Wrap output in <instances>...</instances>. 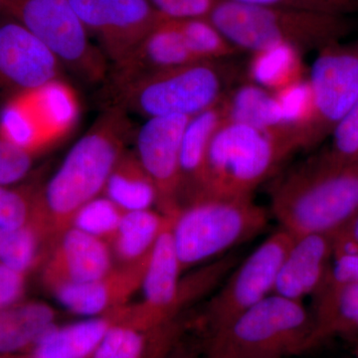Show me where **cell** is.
Returning a JSON list of instances; mask_svg holds the SVG:
<instances>
[{"label":"cell","mask_w":358,"mask_h":358,"mask_svg":"<svg viewBox=\"0 0 358 358\" xmlns=\"http://www.w3.org/2000/svg\"><path fill=\"white\" fill-rule=\"evenodd\" d=\"M131 134L128 113L108 105L68 152L57 171L42 185V222L54 239L70 227L82 206L103 194Z\"/></svg>","instance_id":"6da1fadb"},{"label":"cell","mask_w":358,"mask_h":358,"mask_svg":"<svg viewBox=\"0 0 358 358\" xmlns=\"http://www.w3.org/2000/svg\"><path fill=\"white\" fill-rule=\"evenodd\" d=\"M271 210L294 237L334 234L358 213V162L338 164L315 155L278 179Z\"/></svg>","instance_id":"7a4b0ae2"},{"label":"cell","mask_w":358,"mask_h":358,"mask_svg":"<svg viewBox=\"0 0 358 358\" xmlns=\"http://www.w3.org/2000/svg\"><path fill=\"white\" fill-rule=\"evenodd\" d=\"M208 18L235 48L250 54L278 46L292 47L303 55L317 53L355 30L350 16L230 0H219Z\"/></svg>","instance_id":"3957f363"},{"label":"cell","mask_w":358,"mask_h":358,"mask_svg":"<svg viewBox=\"0 0 358 358\" xmlns=\"http://www.w3.org/2000/svg\"><path fill=\"white\" fill-rule=\"evenodd\" d=\"M233 58L195 61L117 87H107L109 105L143 117L194 115L222 101L241 83L243 68Z\"/></svg>","instance_id":"277c9868"},{"label":"cell","mask_w":358,"mask_h":358,"mask_svg":"<svg viewBox=\"0 0 358 358\" xmlns=\"http://www.w3.org/2000/svg\"><path fill=\"white\" fill-rule=\"evenodd\" d=\"M293 129H263L228 122L207 154L203 196L252 197L257 188L300 150Z\"/></svg>","instance_id":"5b68a950"},{"label":"cell","mask_w":358,"mask_h":358,"mask_svg":"<svg viewBox=\"0 0 358 358\" xmlns=\"http://www.w3.org/2000/svg\"><path fill=\"white\" fill-rule=\"evenodd\" d=\"M268 212L252 197L205 196L181 207L171 220L174 246L183 271L220 258L258 236Z\"/></svg>","instance_id":"8992f818"},{"label":"cell","mask_w":358,"mask_h":358,"mask_svg":"<svg viewBox=\"0 0 358 358\" xmlns=\"http://www.w3.org/2000/svg\"><path fill=\"white\" fill-rule=\"evenodd\" d=\"M210 345L239 358L308 352L317 348L313 313L303 301L272 293L212 334Z\"/></svg>","instance_id":"52a82bcc"},{"label":"cell","mask_w":358,"mask_h":358,"mask_svg":"<svg viewBox=\"0 0 358 358\" xmlns=\"http://www.w3.org/2000/svg\"><path fill=\"white\" fill-rule=\"evenodd\" d=\"M2 8L35 35L61 65L88 83L106 82L109 61L69 0H4Z\"/></svg>","instance_id":"ba28073f"},{"label":"cell","mask_w":358,"mask_h":358,"mask_svg":"<svg viewBox=\"0 0 358 358\" xmlns=\"http://www.w3.org/2000/svg\"><path fill=\"white\" fill-rule=\"evenodd\" d=\"M307 79L313 109L300 134L305 150L329 138L358 101V40L336 42L317 52Z\"/></svg>","instance_id":"9c48e42d"},{"label":"cell","mask_w":358,"mask_h":358,"mask_svg":"<svg viewBox=\"0 0 358 358\" xmlns=\"http://www.w3.org/2000/svg\"><path fill=\"white\" fill-rule=\"evenodd\" d=\"M294 236L286 230L272 233L226 277L205 308L211 334L274 293L275 281Z\"/></svg>","instance_id":"30bf717a"},{"label":"cell","mask_w":358,"mask_h":358,"mask_svg":"<svg viewBox=\"0 0 358 358\" xmlns=\"http://www.w3.org/2000/svg\"><path fill=\"white\" fill-rule=\"evenodd\" d=\"M110 65L121 62L166 18L148 0H69Z\"/></svg>","instance_id":"8fae6325"},{"label":"cell","mask_w":358,"mask_h":358,"mask_svg":"<svg viewBox=\"0 0 358 358\" xmlns=\"http://www.w3.org/2000/svg\"><path fill=\"white\" fill-rule=\"evenodd\" d=\"M189 120L185 115L150 117L136 134L134 152L157 187L159 211L167 216L181 208V143Z\"/></svg>","instance_id":"7c38bea8"},{"label":"cell","mask_w":358,"mask_h":358,"mask_svg":"<svg viewBox=\"0 0 358 358\" xmlns=\"http://www.w3.org/2000/svg\"><path fill=\"white\" fill-rule=\"evenodd\" d=\"M61 67L52 52L18 21L0 23V85L15 94L40 88L59 79Z\"/></svg>","instance_id":"4fadbf2b"},{"label":"cell","mask_w":358,"mask_h":358,"mask_svg":"<svg viewBox=\"0 0 358 358\" xmlns=\"http://www.w3.org/2000/svg\"><path fill=\"white\" fill-rule=\"evenodd\" d=\"M110 244L69 227L52 245L41 268L46 289L63 284L95 281L115 268Z\"/></svg>","instance_id":"5bb4252c"},{"label":"cell","mask_w":358,"mask_h":358,"mask_svg":"<svg viewBox=\"0 0 358 358\" xmlns=\"http://www.w3.org/2000/svg\"><path fill=\"white\" fill-rule=\"evenodd\" d=\"M145 264L119 265L101 279L47 289L59 305L82 317H99L126 307L140 291Z\"/></svg>","instance_id":"9a60e30c"},{"label":"cell","mask_w":358,"mask_h":358,"mask_svg":"<svg viewBox=\"0 0 358 358\" xmlns=\"http://www.w3.org/2000/svg\"><path fill=\"white\" fill-rule=\"evenodd\" d=\"M334 260V234L294 237L278 274L274 293L303 301L326 284Z\"/></svg>","instance_id":"2e32d148"},{"label":"cell","mask_w":358,"mask_h":358,"mask_svg":"<svg viewBox=\"0 0 358 358\" xmlns=\"http://www.w3.org/2000/svg\"><path fill=\"white\" fill-rule=\"evenodd\" d=\"M195 61L174 20H164L126 58L112 65L106 87L131 83Z\"/></svg>","instance_id":"e0dca14e"},{"label":"cell","mask_w":358,"mask_h":358,"mask_svg":"<svg viewBox=\"0 0 358 358\" xmlns=\"http://www.w3.org/2000/svg\"><path fill=\"white\" fill-rule=\"evenodd\" d=\"M226 122L222 101L190 117L181 143V207L203 196L209 145L214 134Z\"/></svg>","instance_id":"ac0fdd59"},{"label":"cell","mask_w":358,"mask_h":358,"mask_svg":"<svg viewBox=\"0 0 358 358\" xmlns=\"http://www.w3.org/2000/svg\"><path fill=\"white\" fill-rule=\"evenodd\" d=\"M129 307L63 326L55 324L26 355L28 358H91L110 327L127 315Z\"/></svg>","instance_id":"d6986e66"},{"label":"cell","mask_w":358,"mask_h":358,"mask_svg":"<svg viewBox=\"0 0 358 358\" xmlns=\"http://www.w3.org/2000/svg\"><path fill=\"white\" fill-rule=\"evenodd\" d=\"M55 310L49 303L24 299L0 310V357L29 352L56 324Z\"/></svg>","instance_id":"ffe728a7"},{"label":"cell","mask_w":358,"mask_h":358,"mask_svg":"<svg viewBox=\"0 0 358 358\" xmlns=\"http://www.w3.org/2000/svg\"><path fill=\"white\" fill-rule=\"evenodd\" d=\"M48 145L57 143L79 119V100L74 90L62 80H54L40 88L21 92Z\"/></svg>","instance_id":"44dd1931"},{"label":"cell","mask_w":358,"mask_h":358,"mask_svg":"<svg viewBox=\"0 0 358 358\" xmlns=\"http://www.w3.org/2000/svg\"><path fill=\"white\" fill-rule=\"evenodd\" d=\"M226 121L263 129H294L289 126L281 99L275 93L241 82L222 99Z\"/></svg>","instance_id":"7402d4cb"},{"label":"cell","mask_w":358,"mask_h":358,"mask_svg":"<svg viewBox=\"0 0 358 358\" xmlns=\"http://www.w3.org/2000/svg\"><path fill=\"white\" fill-rule=\"evenodd\" d=\"M176 322L154 329L138 324L128 313L110 327L91 358H145L150 348L171 352Z\"/></svg>","instance_id":"603a6c76"},{"label":"cell","mask_w":358,"mask_h":358,"mask_svg":"<svg viewBox=\"0 0 358 358\" xmlns=\"http://www.w3.org/2000/svg\"><path fill=\"white\" fill-rule=\"evenodd\" d=\"M315 345L336 336L358 334V285L326 282L315 294Z\"/></svg>","instance_id":"cb8c5ba5"},{"label":"cell","mask_w":358,"mask_h":358,"mask_svg":"<svg viewBox=\"0 0 358 358\" xmlns=\"http://www.w3.org/2000/svg\"><path fill=\"white\" fill-rule=\"evenodd\" d=\"M103 195L124 213L148 210L157 206L159 194L154 181L141 166L136 152H124L106 182Z\"/></svg>","instance_id":"d4e9b609"},{"label":"cell","mask_w":358,"mask_h":358,"mask_svg":"<svg viewBox=\"0 0 358 358\" xmlns=\"http://www.w3.org/2000/svg\"><path fill=\"white\" fill-rule=\"evenodd\" d=\"M169 216L154 209L126 212L110 246L120 265L147 262Z\"/></svg>","instance_id":"484cf974"},{"label":"cell","mask_w":358,"mask_h":358,"mask_svg":"<svg viewBox=\"0 0 358 358\" xmlns=\"http://www.w3.org/2000/svg\"><path fill=\"white\" fill-rule=\"evenodd\" d=\"M303 54L289 46H278L251 54L247 81L278 93L301 83L305 77Z\"/></svg>","instance_id":"4316f807"},{"label":"cell","mask_w":358,"mask_h":358,"mask_svg":"<svg viewBox=\"0 0 358 358\" xmlns=\"http://www.w3.org/2000/svg\"><path fill=\"white\" fill-rule=\"evenodd\" d=\"M54 242L40 224L0 230V264L28 275L42 266Z\"/></svg>","instance_id":"83f0119b"},{"label":"cell","mask_w":358,"mask_h":358,"mask_svg":"<svg viewBox=\"0 0 358 358\" xmlns=\"http://www.w3.org/2000/svg\"><path fill=\"white\" fill-rule=\"evenodd\" d=\"M0 138L36 155L48 148L43 131L22 94H15L0 112Z\"/></svg>","instance_id":"f1b7e54d"},{"label":"cell","mask_w":358,"mask_h":358,"mask_svg":"<svg viewBox=\"0 0 358 358\" xmlns=\"http://www.w3.org/2000/svg\"><path fill=\"white\" fill-rule=\"evenodd\" d=\"M41 188L39 183L0 185V230L20 229L33 224L44 227L41 219Z\"/></svg>","instance_id":"f546056e"},{"label":"cell","mask_w":358,"mask_h":358,"mask_svg":"<svg viewBox=\"0 0 358 358\" xmlns=\"http://www.w3.org/2000/svg\"><path fill=\"white\" fill-rule=\"evenodd\" d=\"M186 47L196 61L230 59L241 54L208 17L174 20Z\"/></svg>","instance_id":"4dcf8cb0"},{"label":"cell","mask_w":358,"mask_h":358,"mask_svg":"<svg viewBox=\"0 0 358 358\" xmlns=\"http://www.w3.org/2000/svg\"><path fill=\"white\" fill-rule=\"evenodd\" d=\"M124 212L105 195L87 202L75 214L70 227L110 244Z\"/></svg>","instance_id":"1f68e13d"},{"label":"cell","mask_w":358,"mask_h":358,"mask_svg":"<svg viewBox=\"0 0 358 358\" xmlns=\"http://www.w3.org/2000/svg\"><path fill=\"white\" fill-rule=\"evenodd\" d=\"M331 143L322 154L338 164L358 162V101L331 131Z\"/></svg>","instance_id":"d6a6232c"},{"label":"cell","mask_w":358,"mask_h":358,"mask_svg":"<svg viewBox=\"0 0 358 358\" xmlns=\"http://www.w3.org/2000/svg\"><path fill=\"white\" fill-rule=\"evenodd\" d=\"M35 155L0 138V185H20L31 171Z\"/></svg>","instance_id":"836d02e7"},{"label":"cell","mask_w":358,"mask_h":358,"mask_svg":"<svg viewBox=\"0 0 358 358\" xmlns=\"http://www.w3.org/2000/svg\"><path fill=\"white\" fill-rule=\"evenodd\" d=\"M251 6L284 7L350 16L358 13V0H230Z\"/></svg>","instance_id":"e575fe53"},{"label":"cell","mask_w":358,"mask_h":358,"mask_svg":"<svg viewBox=\"0 0 358 358\" xmlns=\"http://www.w3.org/2000/svg\"><path fill=\"white\" fill-rule=\"evenodd\" d=\"M166 20L208 17L219 0H148Z\"/></svg>","instance_id":"d590c367"},{"label":"cell","mask_w":358,"mask_h":358,"mask_svg":"<svg viewBox=\"0 0 358 358\" xmlns=\"http://www.w3.org/2000/svg\"><path fill=\"white\" fill-rule=\"evenodd\" d=\"M27 275L0 264V310L24 299Z\"/></svg>","instance_id":"8d00e7d4"},{"label":"cell","mask_w":358,"mask_h":358,"mask_svg":"<svg viewBox=\"0 0 358 358\" xmlns=\"http://www.w3.org/2000/svg\"><path fill=\"white\" fill-rule=\"evenodd\" d=\"M327 282L358 285V253L334 256Z\"/></svg>","instance_id":"74e56055"},{"label":"cell","mask_w":358,"mask_h":358,"mask_svg":"<svg viewBox=\"0 0 358 358\" xmlns=\"http://www.w3.org/2000/svg\"><path fill=\"white\" fill-rule=\"evenodd\" d=\"M348 253H358V213L334 234V257Z\"/></svg>","instance_id":"f35d334b"},{"label":"cell","mask_w":358,"mask_h":358,"mask_svg":"<svg viewBox=\"0 0 358 358\" xmlns=\"http://www.w3.org/2000/svg\"><path fill=\"white\" fill-rule=\"evenodd\" d=\"M207 358H239L224 348H219L217 345H210L209 348L208 357Z\"/></svg>","instance_id":"ab89813d"},{"label":"cell","mask_w":358,"mask_h":358,"mask_svg":"<svg viewBox=\"0 0 358 358\" xmlns=\"http://www.w3.org/2000/svg\"><path fill=\"white\" fill-rule=\"evenodd\" d=\"M166 358H196V357L189 350H180L174 352L173 355H167Z\"/></svg>","instance_id":"60d3db41"},{"label":"cell","mask_w":358,"mask_h":358,"mask_svg":"<svg viewBox=\"0 0 358 358\" xmlns=\"http://www.w3.org/2000/svg\"><path fill=\"white\" fill-rule=\"evenodd\" d=\"M0 358H24L23 355H10V357H0Z\"/></svg>","instance_id":"b9f144b4"},{"label":"cell","mask_w":358,"mask_h":358,"mask_svg":"<svg viewBox=\"0 0 358 358\" xmlns=\"http://www.w3.org/2000/svg\"><path fill=\"white\" fill-rule=\"evenodd\" d=\"M4 0H0V7H2V4H3Z\"/></svg>","instance_id":"7bdbcfd3"},{"label":"cell","mask_w":358,"mask_h":358,"mask_svg":"<svg viewBox=\"0 0 358 358\" xmlns=\"http://www.w3.org/2000/svg\"><path fill=\"white\" fill-rule=\"evenodd\" d=\"M259 358H277V357H259Z\"/></svg>","instance_id":"ee69618b"},{"label":"cell","mask_w":358,"mask_h":358,"mask_svg":"<svg viewBox=\"0 0 358 358\" xmlns=\"http://www.w3.org/2000/svg\"><path fill=\"white\" fill-rule=\"evenodd\" d=\"M25 358H28V357H27V355H25Z\"/></svg>","instance_id":"f6af8a7d"}]
</instances>
